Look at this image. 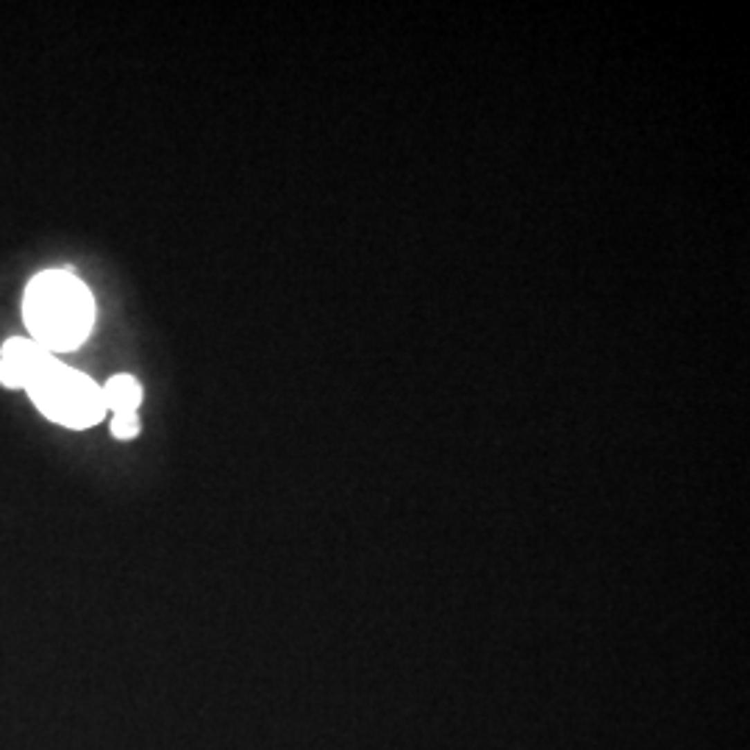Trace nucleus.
Instances as JSON below:
<instances>
[{
  "label": "nucleus",
  "instance_id": "obj_2",
  "mask_svg": "<svg viewBox=\"0 0 750 750\" xmlns=\"http://www.w3.org/2000/svg\"><path fill=\"white\" fill-rule=\"evenodd\" d=\"M26 390L48 420L67 428H89L106 412L103 390L86 375L59 364L53 356L34 372Z\"/></svg>",
  "mask_w": 750,
  "mask_h": 750
},
{
  "label": "nucleus",
  "instance_id": "obj_5",
  "mask_svg": "<svg viewBox=\"0 0 750 750\" xmlns=\"http://www.w3.org/2000/svg\"><path fill=\"white\" fill-rule=\"evenodd\" d=\"M111 434L120 437V439H131L139 434V420L134 412H125V414H114L111 420Z\"/></svg>",
  "mask_w": 750,
  "mask_h": 750
},
{
  "label": "nucleus",
  "instance_id": "obj_3",
  "mask_svg": "<svg viewBox=\"0 0 750 750\" xmlns=\"http://www.w3.org/2000/svg\"><path fill=\"white\" fill-rule=\"evenodd\" d=\"M51 358V353L31 339H9L0 353V381L12 390H26L34 372Z\"/></svg>",
  "mask_w": 750,
  "mask_h": 750
},
{
  "label": "nucleus",
  "instance_id": "obj_1",
  "mask_svg": "<svg viewBox=\"0 0 750 750\" xmlns=\"http://www.w3.org/2000/svg\"><path fill=\"white\" fill-rule=\"evenodd\" d=\"M26 322L45 350H73L92 328V295L89 289L64 270L37 275L23 300Z\"/></svg>",
  "mask_w": 750,
  "mask_h": 750
},
{
  "label": "nucleus",
  "instance_id": "obj_4",
  "mask_svg": "<svg viewBox=\"0 0 750 750\" xmlns=\"http://www.w3.org/2000/svg\"><path fill=\"white\" fill-rule=\"evenodd\" d=\"M103 403L114 414L136 412V406L142 403V387H139V381L131 378V375H114V378L103 387Z\"/></svg>",
  "mask_w": 750,
  "mask_h": 750
}]
</instances>
